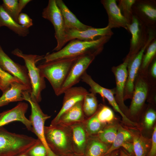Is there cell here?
<instances>
[{
    "mask_svg": "<svg viewBox=\"0 0 156 156\" xmlns=\"http://www.w3.org/2000/svg\"><path fill=\"white\" fill-rule=\"evenodd\" d=\"M47 144L51 150L58 156L73 153L70 126L59 123L44 127Z\"/></svg>",
    "mask_w": 156,
    "mask_h": 156,
    "instance_id": "277c9868",
    "label": "cell"
},
{
    "mask_svg": "<svg viewBox=\"0 0 156 156\" xmlns=\"http://www.w3.org/2000/svg\"><path fill=\"white\" fill-rule=\"evenodd\" d=\"M28 105L20 102L12 109L0 113V127L15 121H19L24 125L27 129L32 131L31 123L25 116Z\"/></svg>",
    "mask_w": 156,
    "mask_h": 156,
    "instance_id": "7c38bea8",
    "label": "cell"
},
{
    "mask_svg": "<svg viewBox=\"0 0 156 156\" xmlns=\"http://www.w3.org/2000/svg\"><path fill=\"white\" fill-rule=\"evenodd\" d=\"M0 90L3 92L4 91V88L3 86L2 79L0 77Z\"/></svg>",
    "mask_w": 156,
    "mask_h": 156,
    "instance_id": "ee69618b",
    "label": "cell"
},
{
    "mask_svg": "<svg viewBox=\"0 0 156 156\" xmlns=\"http://www.w3.org/2000/svg\"><path fill=\"white\" fill-rule=\"evenodd\" d=\"M148 37L144 45L139 51L129 57L127 65L128 76L125 90L124 99L132 97L134 86V82L141 66L144 53L154 38V35L149 34Z\"/></svg>",
    "mask_w": 156,
    "mask_h": 156,
    "instance_id": "9c48e42d",
    "label": "cell"
},
{
    "mask_svg": "<svg viewBox=\"0 0 156 156\" xmlns=\"http://www.w3.org/2000/svg\"><path fill=\"white\" fill-rule=\"evenodd\" d=\"M18 156H27L26 154H21V155H19Z\"/></svg>",
    "mask_w": 156,
    "mask_h": 156,
    "instance_id": "7dc6e473",
    "label": "cell"
},
{
    "mask_svg": "<svg viewBox=\"0 0 156 156\" xmlns=\"http://www.w3.org/2000/svg\"><path fill=\"white\" fill-rule=\"evenodd\" d=\"M5 26L18 36L24 37L29 34V29L23 27L14 21L0 5V28Z\"/></svg>",
    "mask_w": 156,
    "mask_h": 156,
    "instance_id": "cb8c5ba5",
    "label": "cell"
},
{
    "mask_svg": "<svg viewBox=\"0 0 156 156\" xmlns=\"http://www.w3.org/2000/svg\"><path fill=\"white\" fill-rule=\"evenodd\" d=\"M111 36H102L93 40H83L74 39L60 50L44 55L45 62L57 59L77 57L89 54L97 55L102 51L104 45Z\"/></svg>",
    "mask_w": 156,
    "mask_h": 156,
    "instance_id": "6da1fadb",
    "label": "cell"
},
{
    "mask_svg": "<svg viewBox=\"0 0 156 156\" xmlns=\"http://www.w3.org/2000/svg\"><path fill=\"white\" fill-rule=\"evenodd\" d=\"M151 74L154 78H156V61H155L153 62L151 68Z\"/></svg>",
    "mask_w": 156,
    "mask_h": 156,
    "instance_id": "b9f144b4",
    "label": "cell"
},
{
    "mask_svg": "<svg viewBox=\"0 0 156 156\" xmlns=\"http://www.w3.org/2000/svg\"><path fill=\"white\" fill-rule=\"evenodd\" d=\"M23 95L24 100L28 101L31 107V113L29 120L31 123V131L36 134L38 139L45 148L47 156H58L50 149L46 142L44 135V123L46 120L50 118L51 116L43 112L38 103L31 99L30 94L29 92H25Z\"/></svg>",
    "mask_w": 156,
    "mask_h": 156,
    "instance_id": "8992f818",
    "label": "cell"
},
{
    "mask_svg": "<svg viewBox=\"0 0 156 156\" xmlns=\"http://www.w3.org/2000/svg\"><path fill=\"white\" fill-rule=\"evenodd\" d=\"M156 154V127L154 128L152 138L151 148L148 154V156H155Z\"/></svg>",
    "mask_w": 156,
    "mask_h": 156,
    "instance_id": "f35d334b",
    "label": "cell"
},
{
    "mask_svg": "<svg viewBox=\"0 0 156 156\" xmlns=\"http://www.w3.org/2000/svg\"><path fill=\"white\" fill-rule=\"evenodd\" d=\"M31 1V0H18V11L20 14L26 5Z\"/></svg>",
    "mask_w": 156,
    "mask_h": 156,
    "instance_id": "60d3db41",
    "label": "cell"
},
{
    "mask_svg": "<svg viewBox=\"0 0 156 156\" xmlns=\"http://www.w3.org/2000/svg\"><path fill=\"white\" fill-rule=\"evenodd\" d=\"M81 80L89 86L91 92L95 94H99L103 99H106L114 109L121 115L125 122L131 125L133 124V122L129 119L120 109L114 96L113 91L104 88L98 84L92 79L86 72L82 77Z\"/></svg>",
    "mask_w": 156,
    "mask_h": 156,
    "instance_id": "8fae6325",
    "label": "cell"
},
{
    "mask_svg": "<svg viewBox=\"0 0 156 156\" xmlns=\"http://www.w3.org/2000/svg\"><path fill=\"white\" fill-rule=\"evenodd\" d=\"M95 114L100 121L106 124L111 122L114 118L112 110L106 106H102L96 111Z\"/></svg>",
    "mask_w": 156,
    "mask_h": 156,
    "instance_id": "1f68e13d",
    "label": "cell"
},
{
    "mask_svg": "<svg viewBox=\"0 0 156 156\" xmlns=\"http://www.w3.org/2000/svg\"><path fill=\"white\" fill-rule=\"evenodd\" d=\"M77 57L44 62L37 66L43 76L50 83L56 95L58 96L70 68Z\"/></svg>",
    "mask_w": 156,
    "mask_h": 156,
    "instance_id": "3957f363",
    "label": "cell"
},
{
    "mask_svg": "<svg viewBox=\"0 0 156 156\" xmlns=\"http://www.w3.org/2000/svg\"><path fill=\"white\" fill-rule=\"evenodd\" d=\"M29 152L31 156H47V150L40 141Z\"/></svg>",
    "mask_w": 156,
    "mask_h": 156,
    "instance_id": "8d00e7d4",
    "label": "cell"
},
{
    "mask_svg": "<svg viewBox=\"0 0 156 156\" xmlns=\"http://www.w3.org/2000/svg\"><path fill=\"white\" fill-rule=\"evenodd\" d=\"M129 59V57L127 56L123 63L117 66H114L112 68L116 84L115 98L122 111V109H126L124 102V95L128 76L127 68Z\"/></svg>",
    "mask_w": 156,
    "mask_h": 156,
    "instance_id": "5bb4252c",
    "label": "cell"
},
{
    "mask_svg": "<svg viewBox=\"0 0 156 156\" xmlns=\"http://www.w3.org/2000/svg\"><path fill=\"white\" fill-rule=\"evenodd\" d=\"M0 77L2 80L4 91L10 87L13 82L20 81L14 76L4 71L0 67Z\"/></svg>",
    "mask_w": 156,
    "mask_h": 156,
    "instance_id": "e575fe53",
    "label": "cell"
},
{
    "mask_svg": "<svg viewBox=\"0 0 156 156\" xmlns=\"http://www.w3.org/2000/svg\"><path fill=\"white\" fill-rule=\"evenodd\" d=\"M97 55L89 54L78 57L73 64L67 77L58 94L59 96L81 80L89 66Z\"/></svg>",
    "mask_w": 156,
    "mask_h": 156,
    "instance_id": "ba28073f",
    "label": "cell"
},
{
    "mask_svg": "<svg viewBox=\"0 0 156 156\" xmlns=\"http://www.w3.org/2000/svg\"><path fill=\"white\" fill-rule=\"evenodd\" d=\"M101 2L105 9L108 16L107 26L111 29L123 27L128 30L129 23L122 15L115 0H102Z\"/></svg>",
    "mask_w": 156,
    "mask_h": 156,
    "instance_id": "ac0fdd59",
    "label": "cell"
},
{
    "mask_svg": "<svg viewBox=\"0 0 156 156\" xmlns=\"http://www.w3.org/2000/svg\"><path fill=\"white\" fill-rule=\"evenodd\" d=\"M135 0H120L119 1L118 7L122 15L129 24L132 20L133 16L132 7L135 3Z\"/></svg>",
    "mask_w": 156,
    "mask_h": 156,
    "instance_id": "4dcf8cb0",
    "label": "cell"
},
{
    "mask_svg": "<svg viewBox=\"0 0 156 156\" xmlns=\"http://www.w3.org/2000/svg\"><path fill=\"white\" fill-rule=\"evenodd\" d=\"M137 10L149 23L153 24L156 20V9L154 4L150 1H142L137 5Z\"/></svg>",
    "mask_w": 156,
    "mask_h": 156,
    "instance_id": "d4e9b609",
    "label": "cell"
},
{
    "mask_svg": "<svg viewBox=\"0 0 156 156\" xmlns=\"http://www.w3.org/2000/svg\"><path fill=\"white\" fill-rule=\"evenodd\" d=\"M110 146L96 135H89L83 156H104Z\"/></svg>",
    "mask_w": 156,
    "mask_h": 156,
    "instance_id": "603a6c76",
    "label": "cell"
},
{
    "mask_svg": "<svg viewBox=\"0 0 156 156\" xmlns=\"http://www.w3.org/2000/svg\"><path fill=\"white\" fill-rule=\"evenodd\" d=\"M61 156H80L78 155L73 153H69L68 154H66Z\"/></svg>",
    "mask_w": 156,
    "mask_h": 156,
    "instance_id": "f6af8a7d",
    "label": "cell"
},
{
    "mask_svg": "<svg viewBox=\"0 0 156 156\" xmlns=\"http://www.w3.org/2000/svg\"><path fill=\"white\" fill-rule=\"evenodd\" d=\"M133 144L135 156H146L148 146L142 138L135 135L133 137Z\"/></svg>",
    "mask_w": 156,
    "mask_h": 156,
    "instance_id": "d6a6232c",
    "label": "cell"
},
{
    "mask_svg": "<svg viewBox=\"0 0 156 156\" xmlns=\"http://www.w3.org/2000/svg\"><path fill=\"white\" fill-rule=\"evenodd\" d=\"M70 127L73 152L79 156H83L89 135L83 122L74 124Z\"/></svg>",
    "mask_w": 156,
    "mask_h": 156,
    "instance_id": "d6986e66",
    "label": "cell"
},
{
    "mask_svg": "<svg viewBox=\"0 0 156 156\" xmlns=\"http://www.w3.org/2000/svg\"><path fill=\"white\" fill-rule=\"evenodd\" d=\"M119 154L118 151L117 150L106 154L104 156H118Z\"/></svg>",
    "mask_w": 156,
    "mask_h": 156,
    "instance_id": "7bdbcfd3",
    "label": "cell"
},
{
    "mask_svg": "<svg viewBox=\"0 0 156 156\" xmlns=\"http://www.w3.org/2000/svg\"><path fill=\"white\" fill-rule=\"evenodd\" d=\"M113 34L111 29L107 25L103 28H96L90 26L87 29L82 31L66 29V41L67 43L74 39L93 40L102 36H111Z\"/></svg>",
    "mask_w": 156,
    "mask_h": 156,
    "instance_id": "4fadbf2b",
    "label": "cell"
},
{
    "mask_svg": "<svg viewBox=\"0 0 156 156\" xmlns=\"http://www.w3.org/2000/svg\"><path fill=\"white\" fill-rule=\"evenodd\" d=\"M148 90L149 85L146 78L140 77L134 85L129 110L131 115H136L140 110L147 98Z\"/></svg>",
    "mask_w": 156,
    "mask_h": 156,
    "instance_id": "9a60e30c",
    "label": "cell"
},
{
    "mask_svg": "<svg viewBox=\"0 0 156 156\" xmlns=\"http://www.w3.org/2000/svg\"><path fill=\"white\" fill-rule=\"evenodd\" d=\"M121 147L125 148L131 155L134 154L133 144L128 141L124 143Z\"/></svg>",
    "mask_w": 156,
    "mask_h": 156,
    "instance_id": "ab89813d",
    "label": "cell"
},
{
    "mask_svg": "<svg viewBox=\"0 0 156 156\" xmlns=\"http://www.w3.org/2000/svg\"><path fill=\"white\" fill-rule=\"evenodd\" d=\"M156 53V41L154 40L148 47L145 54L143 56L141 64L142 68L146 69L155 56Z\"/></svg>",
    "mask_w": 156,
    "mask_h": 156,
    "instance_id": "836d02e7",
    "label": "cell"
},
{
    "mask_svg": "<svg viewBox=\"0 0 156 156\" xmlns=\"http://www.w3.org/2000/svg\"><path fill=\"white\" fill-rule=\"evenodd\" d=\"M83 101L79 102L65 112L55 124L70 126L75 124L83 122L86 119V116L83 110Z\"/></svg>",
    "mask_w": 156,
    "mask_h": 156,
    "instance_id": "44dd1931",
    "label": "cell"
},
{
    "mask_svg": "<svg viewBox=\"0 0 156 156\" xmlns=\"http://www.w3.org/2000/svg\"><path fill=\"white\" fill-rule=\"evenodd\" d=\"M156 119V113L154 110L150 109L146 113L144 118V122L147 129L151 128Z\"/></svg>",
    "mask_w": 156,
    "mask_h": 156,
    "instance_id": "d590c367",
    "label": "cell"
},
{
    "mask_svg": "<svg viewBox=\"0 0 156 156\" xmlns=\"http://www.w3.org/2000/svg\"><path fill=\"white\" fill-rule=\"evenodd\" d=\"M11 53L24 60L31 85L30 97L33 100L39 103L42 100L41 92L45 88L46 85L44 78L36 64L44 59V55L26 54L17 48L13 50Z\"/></svg>",
    "mask_w": 156,
    "mask_h": 156,
    "instance_id": "5b68a950",
    "label": "cell"
},
{
    "mask_svg": "<svg viewBox=\"0 0 156 156\" xmlns=\"http://www.w3.org/2000/svg\"><path fill=\"white\" fill-rule=\"evenodd\" d=\"M88 92L86 89L81 87H73L67 90L64 93L62 106L56 116L51 121V124L56 123L61 116L66 111L77 103L83 100Z\"/></svg>",
    "mask_w": 156,
    "mask_h": 156,
    "instance_id": "e0dca14e",
    "label": "cell"
},
{
    "mask_svg": "<svg viewBox=\"0 0 156 156\" xmlns=\"http://www.w3.org/2000/svg\"><path fill=\"white\" fill-rule=\"evenodd\" d=\"M38 139L27 135L9 132L0 127V156H12L29 152Z\"/></svg>",
    "mask_w": 156,
    "mask_h": 156,
    "instance_id": "7a4b0ae2",
    "label": "cell"
},
{
    "mask_svg": "<svg viewBox=\"0 0 156 156\" xmlns=\"http://www.w3.org/2000/svg\"><path fill=\"white\" fill-rule=\"evenodd\" d=\"M0 67L19 80L27 87L31 92V85L26 66L13 61L4 52L0 44Z\"/></svg>",
    "mask_w": 156,
    "mask_h": 156,
    "instance_id": "30bf717a",
    "label": "cell"
},
{
    "mask_svg": "<svg viewBox=\"0 0 156 156\" xmlns=\"http://www.w3.org/2000/svg\"><path fill=\"white\" fill-rule=\"evenodd\" d=\"M131 136L129 131L120 126L114 141L105 155L117 150L124 143L130 140Z\"/></svg>",
    "mask_w": 156,
    "mask_h": 156,
    "instance_id": "83f0119b",
    "label": "cell"
},
{
    "mask_svg": "<svg viewBox=\"0 0 156 156\" xmlns=\"http://www.w3.org/2000/svg\"><path fill=\"white\" fill-rule=\"evenodd\" d=\"M42 16L49 21L54 28L57 45L53 51H57L60 50L66 43V28L62 15L56 0H49L47 6L43 9Z\"/></svg>",
    "mask_w": 156,
    "mask_h": 156,
    "instance_id": "52a82bcc",
    "label": "cell"
},
{
    "mask_svg": "<svg viewBox=\"0 0 156 156\" xmlns=\"http://www.w3.org/2000/svg\"><path fill=\"white\" fill-rule=\"evenodd\" d=\"M98 102L95 94L88 92L83 100L82 108L85 116L90 117L97 110Z\"/></svg>",
    "mask_w": 156,
    "mask_h": 156,
    "instance_id": "4316f807",
    "label": "cell"
},
{
    "mask_svg": "<svg viewBox=\"0 0 156 156\" xmlns=\"http://www.w3.org/2000/svg\"><path fill=\"white\" fill-rule=\"evenodd\" d=\"M2 2L1 5L4 10L18 23V18L20 14L18 11V0H3Z\"/></svg>",
    "mask_w": 156,
    "mask_h": 156,
    "instance_id": "f546056e",
    "label": "cell"
},
{
    "mask_svg": "<svg viewBox=\"0 0 156 156\" xmlns=\"http://www.w3.org/2000/svg\"><path fill=\"white\" fill-rule=\"evenodd\" d=\"M89 135H96L106 124L101 123L97 118L95 113L83 122Z\"/></svg>",
    "mask_w": 156,
    "mask_h": 156,
    "instance_id": "484cf974",
    "label": "cell"
},
{
    "mask_svg": "<svg viewBox=\"0 0 156 156\" xmlns=\"http://www.w3.org/2000/svg\"><path fill=\"white\" fill-rule=\"evenodd\" d=\"M118 156H129L122 151H121Z\"/></svg>",
    "mask_w": 156,
    "mask_h": 156,
    "instance_id": "bcb514c9",
    "label": "cell"
},
{
    "mask_svg": "<svg viewBox=\"0 0 156 156\" xmlns=\"http://www.w3.org/2000/svg\"><path fill=\"white\" fill-rule=\"evenodd\" d=\"M56 1L62 15L66 29L82 31L87 29L90 26L80 22L62 0H56Z\"/></svg>",
    "mask_w": 156,
    "mask_h": 156,
    "instance_id": "7402d4cb",
    "label": "cell"
},
{
    "mask_svg": "<svg viewBox=\"0 0 156 156\" xmlns=\"http://www.w3.org/2000/svg\"><path fill=\"white\" fill-rule=\"evenodd\" d=\"M118 127L115 125L105 126L96 135L102 142L107 144H112L116 135Z\"/></svg>",
    "mask_w": 156,
    "mask_h": 156,
    "instance_id": "f1b7e54d",
    "label": "cell"
},
{
    "mask_svg": "<svg viewBox=\"0 0 156 156\" xmlns=\"http://www.w3.org/2000/svg\"><path fill=\"white\" fill-rule=\"evenodd\" d=\"M18 23L24 28L28 29L33 25L32 20L26 14L21 13L18 18Z\"/></svg>",
    "mask_w": 156,
    "mask_h": 156,
    "instance_id": "74e56055",
    "label": "cell"
},
{
    "mask_svg": "<svg viewBox=\"0 0 156 156\" xmlns=\"http://www.w3.org/2000/svg\"><path fill=\"white\" fill-rule=\"evenodd\" d=\"M27 91H31L27 87L20 81H14L3 92L0 97V107L12 102L22 101L24 100L23 93Z\"/></svg>",
    "mask_w": 156,
    "mask_h": 156,
    "instance_id": "ffe728a7",
    "label": "cell"
},
{
    "mask_svg": "<svg viewBox=\"0 0 156 156\" xmlns=\"http://www.w3.org/2000/svg\"><path fill=\"white\" fill-rule=\"evenodd\" d=\"M142 23L136 16L133 15L131 23L127 25L128 30L129 31L131 35L130 51L127 55L129 57H132L137 53L146 42H142L145 31Z\"/></svg>",
    "mask_w": 156,
    "mask_h": 156,
    "instance_id": "2e32d148",
    "label": "cell"
}]
</instances>
